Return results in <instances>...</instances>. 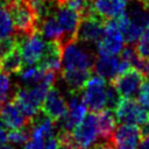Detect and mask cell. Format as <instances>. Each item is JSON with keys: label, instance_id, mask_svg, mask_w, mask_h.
I'll use <instances>...</instances> for the list:
<instances>
[{"label": "cell", "instance_id": "37", "mask_svg": "<svg viewBox=\"0 0 149 149\" xmlns=\"http://www.w3.org/2000/svg\"><path fill=\"white\" fill-rule=\"evenodd\" d=\"M148 113H149V109H148Z\"/></svg>", "mask_w": 149, "mask_h": 149}, {"label": "cell", "instance_id": "15", "mask_svg": "<svg viewBox=\"0 0 149 149\" xmlns=\"http://www.w3.org/2000/svg\"><path fill=\"white\" fill-rule=\"evenodd\" d=\"M93 70L98 76L102 77L104 79L112 80L115 76L121 73V59L116 57V55L99 56L94 61Z\"/></svg>", "mask_w": 149, "mask_h": 149}, {"label": "cell", "instance_id": "1", "mask_svg": "<svg viewBox=\"0 0 149 149\" xmlns=\"http://www.w3.org/2000/svg\"><path fill=\"white\" fill-rule=\"evenodd\" d=\"M15 34L30 35L37 31V15L29 0H9L6 5Z\"/></svg>", "mask_w": 149, "mask_h": 149}, {"label": "cell", "instance_id": "36", "mask_svg": "<svg viewBox=\"0 0 149 149\" xmlns=\"http://www.w3.org/2000/svg\"><path fill=\"white\" fill-rule=\"evenodd\" d=\"M57 1H58L59 3H62V2H63V1H65V0H57Z\"/></svg>", "mask_w": 149, "mask_h": 149}, {"label": "cell", "instance_id": "9", "mask_svg": "<svg viewBox=\"0 0 149 149\" xmlns=\"http://www.w3.org/2000/svg\"><path fill=\"white\" fill-rule=\"evenodd\" d=\"M106 20H104L101 16H99L94 10L90 14H86L80 17V22L77 29L76 40L85 43H94L101 38L104 34V23Z\"/></svg>", "mask_w": 149, "mask_h": 149}, {"label": "cell", "instance_id": "27", "mask_svg": "<svg viewBox=\"0 0 149 149\" xmlns=\"http://www.w3.org/2000/svg\"><path fill=\"white\" fill-rule=\"evenodd\" d=\"M23 149H43V140L29 137L23 144Z\"/></svg>", "mask_w": 149, "mask_h": 149}, {"label": "cell", "instance_id": "24", "mask_svg": "<svg viewBox=\"0 0 149 149\" xmlns=\"http://www.w3.org/2000/svg\"><path fill=\"white\" fill-rule=\"evenodd\" d=\"M121 94L118 92V90L109 83V85H106V105L105 107L108 109L114 111L118 104L121 100Z\"/></svg>", "mask_w": 149, "mask_h": 149}, {"label": "cell", "instance_id": "3", "mask_svg": "<svg viewBox=\"0 0 149 149\" xmlns=\"http://www.w3.org/2000/svg\"><path fill=\"white\" fill-rule=\"evenodd\" d=\"M146 79L147 76L142 70L130 66L118 76H115L111 80V84L118 90L121 97L136 99L139 90Z\"/></svg>", "mask_w": 149, "mask_h": 149}, {"label": "cell", "instance_id": "28", "mask_svg": "<svg viewBox=\"0 0 149 149\" xmlns=\"http://www.w3.org/2000/svg\"><path fill=\"white\" fill-rule=\"evenodd\" d=\"M58 139L56 135H51L43 141V149H57Z\"/></svg>", "mask_w": 149, "mask_h": 149}, {"label": "cell", "instance_id": "14", "mask_svg": "<svg viewBox=\"0 0 149 149\" xmlns=\"http://www.w3.org/2000/svg\"><path fill=\"white\" fill-rule=\"evenodd\" d=\"M94 12L104 20L115 19L126 12L129 0H91Z\"/></svg>", "mask_w": 149, "mask_h": 149}, {"label": "cell", "instance_id": "18", "mask_svg": "<svg viewBox=\"0 0 149 149\" xmlns=\"http://www.w3.org/2000/svg\"><path fill=\"white\" fill-rule=\"evenodd\" d=\"M37 31L42 35V37L47 40H57L61 42L63 37V29L59 26L55 14H51L41 20L37 24Z\"/></svg>", "mask_w": 149, "mask_h": 149}, {"label": "cell", "instance_id": "6", "mask_svg": "<svg viewBox=\"0 0 149 149\" xmlns=\"http://www.w3.org/2000/svg\"><path fill=\"white\" fill-rule=\"evenodd\" d=\"M123 37L116 24L115 19L106 20L104 23V34L97 42V52L99 56L119 55L123 48Z\"/></svg>", "mask_w": 149, "mask_h": 149}, {"label": "cell", "instance_id": "7", "mask_svg": "<svg viewBox=\"0 0 149 149\" xmlns=\"http://www.w3.org/2000/svg\"><path fill=\"white\" fill-rule=\"evenodd\" d=\"M106 79L100 76H91L81 88L84 102L90 112H99L106 105Z\"/></svg>", "mask_w": 149, "mask_h": 149}, {"label": "cell", "instance_id": "13", "mask_svg": "<svg viewBox=\"0 0 149 149\" xmlns=\"http://www.w3.org/2000/svg\"><path fill=\"white\" fill-rule=\"evenodd\" d=\"M0 120L8 129H16L29 122V119L21 112V109L12 99L1 105Z\"/></svg>", "mask_w": 149, "mask_h": 149}, {"label": "cell", "instance_id": "19", "mask_svg": "<svg viewBox=\"0 0 149 149\" xmlns=\"http://www.w3.org/2000/svg\"><path fill=\"white\" fill-rule=\"evenodd\" d=\"M22 66L23 61L19 47H16L14 50H12L9 54H7L5 57L0 59V72L7 76L19 73L22 70Z\"/></svg>", "mask_w": 149, "mask_h": 149}, {"label": "cell", "instance_id": "17", "mask_svg": "<svg viewBox=\"0 0 149 149\" xmlns=\"http://www.w3.org/2000/svg\"><path fill=\"white\" fill-rule=\"evenodd\" d=\"M97 125H98V132L99 137L104 140V142H108L116 125V119L114 115V112L108 108H102L101 111L97 112Z\"/></svg>", "mask_w": 149, "mask_h": 149}, {"label": "cell", "instance_id": "21", "mask_svg": "<svg viewBox=\"0 0 149 149\" xmlns=\"http://www.w3.org/2000/svg\"><path fill=\"white\" fill-rule=\"evenodd\" d=\"M13 22L6 6L0 5V38L12 35Z\"/></svg>", "mask_w": 149, "mask_h": 149}, {"label": "cell", "instance_id": "16", "mask_svg": "<svg viewBox=\"0 0 149 149\" xmlns=\"http://www.w3.org/2000/svg\"><path fill=\"white\" fill-rule=\"evenodd\" d=\"M91 70H79V69H69L61 70L59 74L65 84L68 91H81L87 79L91 77Z\"/></svg>", "mask_w": 149, "mask_h": 149}, {"label": "cell", "instance_id": "8", "mask_svg": "<svg viewBox=\"0 0 149 149\" xmlns=\"http://www.w3.org/2000/svg\"><path fill=\"white\" fill-rule=\"evenodd\" d=\"M14 35L17 40V47L20 49L23 64L26 65L37 64L45 47V42L42 35L38 31H35L30 35H20V34H14Z\"/></svg>", "mask_w": 149, "mask_h": 149}, {"label": "cell", "instance_id": "12", "mask_svg": "<svg viewBox=\"0 0 149 149\" xmlns=\"http://www.w3.org/2000/svg\"><path fill=\"white\" fill-rule=\"evenodd\" d=\"M62 52L63 47L59 43V41L49 40L48 42H45L44 50L42 52L40 61L37 62V65L43 70L59 72L62 66Z\"/></svg>", "mask_w": 149, "mask_h": 149}, {"label": "cell", "instance_id": "20", "mask_svg": "<svg viewBox=\"0 0 149 149\" xmlns=\"http://www.w3.org/2000/svg\"><path fill=\"white\" fill-rule=\"evenodd\" d=\"M30 137V128H29V122L20 128L16 129H10L7 136V141L12 143L13 146H23L28 139Z\"/></svg>", "mask_w": 149, "mask_h": 149}, {"label": "cell", "instance_id": "25", "mask_svg": "<svg viewBox=\"0 0 149 149\" xmlns=\"http://www.w3.org/2000/svg\"><path fill=\"white\" fill-rule=\"evenodd\" d=\"M16 47H17V40L15 35H9L0 38V59L5 57L7 54H9L12 50H14Z\"/></svg>", "mask_w": 149, "mask_h": 149}, {"label": "cell", "instance_id": "2", "mask_svg": "<svg viewBox=\"0 0 149 149\" xmlns=\"http://www.w3.org/2000/svg\"><path fill=\"white\" fill-rule=\"evenodd\" d=\"M87 44L88 43L77 40L64 44L62 52V70L79 69L92 71L97 57Z\"/></svg>", "mask_w": 149, "mask_h": 149}, {"label": "cell", "instance_id": "34", "mask_svg": "<svg viewBox=\"0 0 149 149\" xmlns=\"http://www.w3.org/2000/svg\"><path fill=\"white\" fill-rule=\"evenodd\" d=\"M0 149H15V148L12 143H3V144H0Z\"/></svg>", "mask_w": 149, "mask_h": 149}, {"label": "cell", "instance_id": "35", "mask_svg": "<svg viewBox=\"0 0 149 149\" xmlns=\"http://www.w3.org/2000/svg\"><path fill=\"white\" fill-rule=\"evenodd\" d=\"M142 2H143V5H144V7L149 10V0H141Z\"/></svg>", "mask_w": 149, "mask_h": 149}, {"label": "cell", "instance_id": "30", "mask_svg": "<svg viewBox=\"0 0 149 149\" xmlns=\"http://www.w3.org/2000/svg\"><path fill=\"white\" fill-rule=\"evenodd\" d=\"M140 133H141V137L149 136V121H147V122H144V123L141 125Z\"/></svg>", "mask_w": 149, "mask_h": 149}, {"label": "cell", "instance_id": "29", "mask_svg": "<svg viewBox=\"0 0 149 149\" xmlns=\"http://www.w3.org/2000/svg\"><path fill=\"white\" fill-rule=\"evenodd\" d=\"M7 136H8V133L6 130V127L0 120V144H3L7 142Z\"/></svg>", "mask_w": 149, "mask_h": 149}, {"label": "cell", "instance_id": "26", "mask_svg": "<svg viewBox=\"0 0 149 149\" xmlns=\"http://www.w3.org/2000/svg\"><path fill=\"white\" fill-rule=\"evenodd\" d=\"M136 100L146 108H149V80H144L141 85Z\"/></svg>", "mask_w": 149, "mask_h": 149}, {"label": "cell", "instance_id": "11", "mask_svg": "<svg viewBox=\"0 0 149 149\" xmlns=\"http://www.w3.org/2000/svg\"><path fill=\"white\" fill-rule=\"evenodd\" d=\"M41 111L54 121H56L68 112V102L65 100V97L63 95V93H61L59 88L55 87V85L49 88L42 104Z\"/></svg>", "mask_w": 149, "mask_h": 149}, {"label": "cell", "instance_id": "32", "mask_svg": "<svg viewBox=\"0 0 149 149\" xmlns=\"http://www.w3.org/2000/svg\"><path fill=\"white\" fill-rule=\"evenodd\" d=\"M137 149H149V136L142 137V141L139 142Z\"/></svg>", "mask_w": 149, "mask_h": 149}, {"label": "cell", "instance_id": "22", "mask_svg": "<svg viewBox=\"0 0 149 149\" xmlns=\"http://www.w3.org/2000/svg\"><path fill=\"white\" fill-rule=\"evenodd\" d=\"M135 50L142 61L149 59V24L144 28L142 35L140 36L139 41L136 42Z\"/></svg>", "mask_w": 149, "mask_h": 149}, {"label": "cell", "instance_id": "33", "mask_svg": "<svg viewBox=\"0 0 149 149\" xmlns=\"http://www.w3.org/2000/svg\"><path fill=\"white\" fill-rule=\"evenodd\" d=\"M142 71L144 72V74L147 77H149V59L148 61H144V65H143V70Z\"/></svg>", "mask_w": 149, "mask_h": 149}, {"label": "cell", "instance_id": "5", "mask_svg": "<svg viewBox=\"0 0 149 149\" xmlns=\"http://www.w3.org/2000/svg\"><path fill=\"white\" fill-rule=\"evenodd\" d=\"M71 139L77 149H88L97 140H99V132L97 125V114L94 112L86 113L84 119L71 132Z\"/></svg>", "mask_w": 149, "mask_h": 149}, {"label": "cell", "instance_id": "31", "mask_svg": "<svg viewBox=\"0 0 149 149\" xmlns=\"http://www.w3.org/2000/svg\"><path fill=\"white\" fill-rule=\"evenodd\" d=\"M88 149H112V147L108 142H102V143H94Z\"/></svg>", "mask_w": 149, "mask_h": 149}, {"label": "cell", "instance_id": "4", "mask_svg": "<svg viewBox=\"0 0 149 149\" xmlns=\"http://www.w3.org/2000/svg\"><path fill=\"white\" fill-rule=\"evenodd\" d=\"M116 122L130 123V125H142L149 121V113L146 107H143L134 98H121L120 102L113 111Z\"/></svg>", "mask_w": 149, "mask_h": 149}, {"label": "cell", "instance_id": "23", "mask_svg": "<svg viewBox=\"0 0 149 149\" xmlns=\"http://www.w3.org/2000/svg\"><path fill=\"white\" fill-rule=\"evenodd\" d=\"M14 93V90H12V83L7 74L0 72V102L3 104L8 101Z\"/></svg>", "mask_w": 149, "mask_h": 149}, {"label": "cell", "instance_id": "10", "mask_svg": "<svg viewBox=\"0 0 149 149\" xmlns=\"http://www.w3.org/2000/svg\"><path fill=\"white\" fill-rule=\"evenodd\" d=\"M55 16L63 29V37L59 42L62 47L71 41H74L80 22V14L64 5H59L55 12Z\"/></svg>", "mask_w": 149, "mask_h": 149}]
</instances>
